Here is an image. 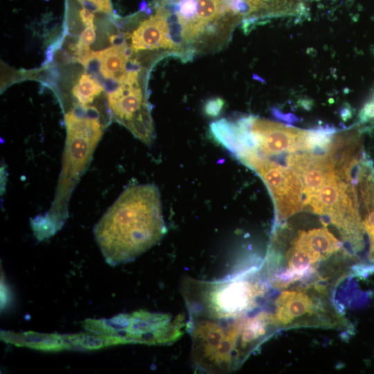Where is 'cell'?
<instances>
[{
	"mask_svg": "<svg viewBox=\"0 0 374 374\" xmlns=\"http://www.w3.org/2000/svg\"><path fill=\"white\" fill-rule=\"evenodd\" d=\"M356 260L323 224L298 230L288 242L273 233L260 267L274 289L319 286L332 290L357 271Z\"/></svg>",
	"mask_w": 374,
	"mask_h": 374,
	"instance_id": "obj_1",
	"label": "cell"
},
{
	"mask_svg": "<svg viewBox=\"0 0 374 374\" xmlns=\"http://www.w3.org/2000/svg\"><path fill=\"white\" fill-rule=\"evenodd\" d=\"M166 232L160 193L154 184L125 188L93 229L101 253L111 266L135 260Z\"/></svg>",
	"mask_w": 374,
	"mask_h": 374,
	"instance_id": "obj_2",
	"label": "cell"
},
{
	"mask_svg": "<svg viewBox=\"0 0 374 374\" xmlns=\"http://www.w3.org/2000/svg\"><path fill=\"white\" fill-rule=\"evenodd\" d=\"M154 9L166 21L172 57L182 62L226 48L247 13L244 0H155Z\"/></svg>",
	"mask_w": 374,
	"mask_h": 374,
	"instance_id": "obj_3",
	"label": "cell"
},
{
	"mask_svg": "<svg viewBox=\"0 0 374 374\" xmlns=\"http://www.w3.org/2000/svg\"><path fill=\"white\" fill-rule=\"evenodd\" d=\"M66 138L62 166L52 204L44 215L30 221L34 235L44 240L55 235L68 217L71 194L87 170L93 153L103 134L99 114L82 107L65 114Z\"/></svg>",
	"mask_w": 374,
	"mask_h": 374,
	"instance_id": "obj_4",
	"label": "cell"
},
{
	"mask_svg": "<svg viewBox=\"0 0 374 374\" xmlns=\"http://www.w3.org/2000/svg\"><path fill=\"white\" fill-rule=\"evenodd\" d=\"M270 287L260 267L217 280L186 278L181 293L189 317L234 321L255 314Z\"/></svg>",
	"mask_w": 374,
	"mask_h": 374,
	"instance_id": "obj_5",
	"label": "cell"
},
{
	"mask_svg": "<svg viewBox=\"0 0 374 374\" xmlns=\"http://www.w3.org/2000/svg\"><path fill=\"white\" fill-rule=\"evenodd\" d=\"M331 291L318 286L282 290L274 302L271 311L278 330L348 328V321L334 304Z\"/></svg>",
	"mask_w": 374,
	"mask_h": 374,
	"instance_id": "obj_6",
	"label": "cell"
},
{
	"mask_svg": "<svg viewBox=\"0 0 374 374\" xmlns=\"http://www.w3.org/2000/svg\"><path fill=\"white\" fill-rule=\"evenodd\" d=\"M186 326L181 316L143 310L83 323L85 330L115 337L119 344H169L180 338Z\"/></svg>",
	"mask_w": 374,
	"mask_h": 374,
	"instance_id": "obj_7",
	"label": "cell"
},
{
	"mask_svg": "<svg viewBox=\"0 0 374 374\" xmlns=\"http://www.w3.org/2000/svg\"><path fill=\"white\" fill-rule=\"evenodd\" d=\"M237 159L254 170L267 187L274 204L276 226L302 209V184L291 168L253 154Z\"/></svg>",
	"mask_w": 374,
	"mask_h": 374,
	"instance_id": "obj_8",
	"label": "cell"
},
{
	"mask_svg": "<svg viewBox=\"0 0 374 374\" xmlns=\"http://www.w3.org/2000/svg\"><path fill=\"white\" fill-rule=\"evenodd\" d=\"M131 52L139 56L148 54L157 62L172 57V47L163 17L154 11L152 15L142 21L129 35Z\"/></svg>",
	"mask_w": 374,
	"mask_h": 374,
	"instance_id": "obj_9",
	"label": "cell"
},
{
	"mask_svg": "<svg viewBox=\"0 0 374 374\" xmlns=\"http://www.w3.org/2000/svg\"><path fill=\"white\" fill-rule=\"evenodd\" d=\"M287 164L303 181V192L308 197L315 194L337 172L331 157L312 152L294 153L287 157Z\"/></svg>",
	"mask_w": 374,
	"mask_h": 374,
	"instance_id": "obj_10",
	"label": "cell"
},
{
	"mask_svg": "<svg viewBox=\"0 0 374 374\" xmlns=\"http://www.w3.org/2000/svg\"><path fill=\"white\" fill-rule=\"evenodd\" d=\"M132 54L126 42H122L103 51L93 52V59L98 62L99 70L103 77L118 82L130 69L128 64L132 60Z\"/></svg>",
	"mask_w": 374,
	"mask_h": 374,
	"instance_id": "obj_11",
	"label": "cell"
},
{
	"mask_svg": "<svg viewBox=\"0 0 374 374\" xmlns=\"http://www.w3.org/2000/svg\"><path fill=\"white\" fill-rule=\"evenodd\" d=\"M103 91V87L91 75L83 73L73 87L72 93L80 106L88 107Z\"/></svg>",
	"mask_w": 374,
	"mask_h": 374,
	"instance_id": "obj_12",
	"label": "cell"
},
{
	"mask_svg": "<svg viewBox=\"0 0 374 374\" xmlns=\"http://www.w3.org/2000/svg\"><path fill=\"white\" fill-rule=\"evenodd\" d=\"M82 3H87L92 6L96 10L109 13L112 8L109 0H78Z\"/></svg>",
	"mask_w": 374,
	"mask_h": 374,
	"instance_id": "obj_13",
	"label": "cell"
},
{
	"mask_svg": "<svg viewBox=\"0 0 374 374\" xmlns=\"http://www.w3.org/2000/svg\"><path fill=\"white\" fill-rule=\"evenodd\" d=\"M359 121L366 123L374 118V101L366 103L359 114Z\"/></svg>",
	"mask_w": 374,
	"mask_h": 374,
	"instance_id": "obj_14",
	"label": "cell"
},
{
	"mask_svg": "<svg viewBox=\"0 0 374 374\" xmlns=\"http://www.w3.org/2000/svg\"><path fill=\"white\" fill-rule=\"evenodd\" d=\"M80 17L82 23L87 26H94V14L88 8H83L80 11Z\"/></svg>",
	"mask_w": 374,
	"mask_h": 374,
	"instance_id": "obj_15",
	"label": "cell"
},
{
	"mask_svg": "<svg viewBox=\"0 0 374 374\" xmlns=\"http://www.w3.org/2000/svg\"><path fill=\"white\" fill-rule=\"evenodd\" d=\"M222 104L223 102L219 98L209 101L206 107L207 113L212 115L217 114L221 109Z\"/></svg>",
	"mask_w": 374,
	"mask_h": 374,
	"instance_id": "obj_16",
	"label": "cell"
},
{
	"mask_svg": "<svg viewBox=\"0 0 374 374\" xmlns=\"http://www.w3.org/2000/svg\"><path fill=\"white\" fill-rule=\"evenodd\" d=\"M273 113L276 117L279 118H282L283 120H285L289 122H294V121H298V118L295 117L294 115H292V114L284 115L277 109H274Z\"/></svg>",
	"mask_w": 374,
	"mask_h": 374,
	"instance_id": "obj_17",
	"label": "cell"
}]
</instances>
